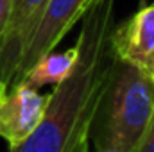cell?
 I'll return each mask as SVG.
<instances>
[{
    "instance_id": "cell-1",
    "label": "cell",
    "mask_w": 154,
    "mask_h": 152,
    "mask_svg": "<svg viewBox=\"0 0 154 152\" xmlns=\"http://www.w3.org/2000/svg\"><path fill=\"white\" fill-rule=\"evenodd\" d=\"M115 0H100L81 20L79 59L74 72L48 93V104L36 129L9 152H68L77 136L91 125L109 79L113 54Z\"/></svg>"
},
{
    "instance_id": "cell-2",
    "label": "cell",
    "mask_w": 154,
    "mask_h": 152,
    "mask_svg": "<svg viewBox=\"0 0 154 152\" xmlns=\"http://www.w3.org/2000/svg\"><path fill=\"white\" fill-rule=\"evenodd\" d=\"M154 123V81L136 65H113L106 91L91 122V143L120 152H138Z\"/></svg>"
},
{
    "instance_id": "cell-3",
    "label": "cell",
    "mask_w": 154,
    "mask_h": 152,
    "mask_svg": "<svg viewBox=\"0 0 154 152\" xmlns=\"http://www.w3.org/2000/svg\"><path fill=\"white\" fill-rule=\"evenodd\" d=\"M99 2L100 0H47L34 25V31L31 32V38L23 48L14 84L22 81L27 70L41 56L52 52L70 32V29L77 22H81Z\"/></svg>"
},
{
    "instance_id": "cell-4",
    "label": "cell",
    "mask_w": 154,
    "mask_h": 152,
    "mask_svg": "<svg viewBox=\"0 0 154 152\" xmlns=\"http://www.w3.org/2000/svg\"><path fill=\"white\" fill-rule=\"evenodd\" d=\"M47 0H11V16L0 41V97L16 82L23 48L34 31Z\"/></svg>"
},
{
    "instance_id": "cell-5",
    "label": "cell",
    "mask_w": 154,
    "mask_h": 152,
    "mask_svg": "<svg viewBox=\"0 0 154 152\" xmlns=\"http://www.w3.org/2000/svg\"><path fill=\"white\" fill-rule=\"evenodd\" d=\"M48 104V95L27 82L14 84L0 97V138L9 147L22 143L39 123Z\"/></svg>"
},
{
    "instance_id": "cell-6",
    "label": "cell",
    "mask_w": 154,
    "mask_h": 152,
    "mask_svg": "<svg viewBox=\"0 0 154 152\" xmlns=\"http://www.w3.org/2000/svg\"><path fill=\"white\" fill-rule=\"evenodd\" d=\"M109 48L116 59L143 68L154 56V2L136 11L122 25L113 27Z\"/></svg>"
},
{
    "instance_id": "cell-7",
    "label": "cell",
    "mask_w": 154,
    "mask_h": 152,
    "mask_svg": "<svg viewBox=\"0 0 154 152\" xmlns=\"http://www.w3.org/2000/svg\"><path fill=\"white\" fill-rule=\"evenodd\" d=\"M79 59V45L70 47L65 52H48L41 56L38 61L27 70L20 82H27L32 88H41L47 84H59L74 72Z\"/></svg>"
},
{
    "instance_id": "cell-8",
    "label": "cell",
    "mask_w": 154,
    "mask_h": 152,
    "mask_svg": "<svg viewBox=\"0 0 154 152\" xmlns=\"http://www.w3.org/2000/svg\"><path fill=\"white\" fill-rule=\"evenodd\" d=\"M91 125L86 127L79 136H77L75 143L72 145V149L68 152H91Z\"/></svg>"
},
{
    "instance_id": "cell-9",
    "label": "cell",
    "mask_w": 154,
    "mask_h": 152,
    "mask_svg": "<svg viewBox=\"0 0 154 152\" xmlns=\"http://www.w3.org/2000/svg\"><path fill=\"white\" fill-rule=\"evenodd\" d=\"M9 16H11V0H0V41L7 29Z\"/></svg>"
},
{
    "instance_id": "cell-10",
    "label": "cell",
    "mask_w": 154,
    "mask_h": 152,
    "mask_svg": "<svg viewBox=\"0 0 154 152\" xmlns=\"http://www.w3.org/2000/svg\"><path fill=\"white\" fill-rule=\"evenodd\" d=\"M138 152H154V123H152V127H151V131L147 132V136L143 138Z\"/></svg>"
},
{
    "instance_id": "cell-11",
    "label": "cell",
    "mask_w": 154,
    "mask_h": 152,
    "mask_svg": "<svg viewBox=\"0 0 154 152\" xmlns=\"http://www.w3.org/2000/svg\"><path fill=\"white\" fill-rule=\"evenodd\" d=\"M143 70H145V72H147V75L154 81V56L147 61V63H145V65H143Z\"/></svg>"
},
{
    "instance_id": "cell-12",
    "label": "cell",
    "mask_w": 154,
    "mask_h": 152,
    "mask_svg": "<svg viewBox=\"0 0 154 152\" xmlns=\"http://www.w3.org/2000/svg\"><path fill=\"white\" fill-rule=\"evenodd\" d=\"M93 145V143H91ZM95 147V152H120L116 149H111V147H106V145H93Z\"/></svg>"
}]
</instances>
